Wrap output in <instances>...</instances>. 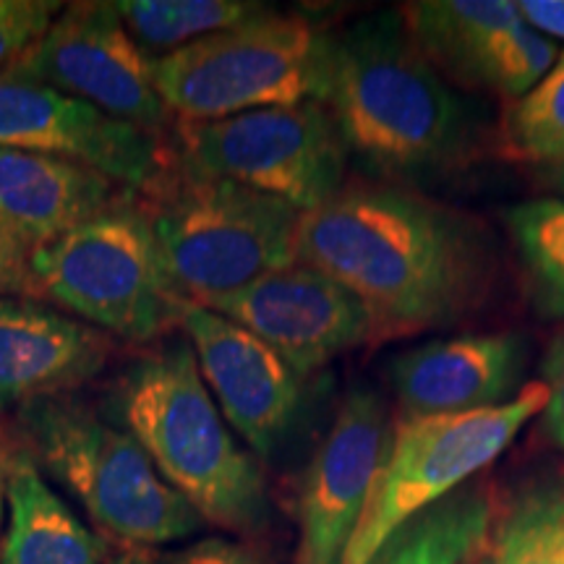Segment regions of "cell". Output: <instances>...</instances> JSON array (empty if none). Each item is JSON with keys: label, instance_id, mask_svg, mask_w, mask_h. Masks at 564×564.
<instances>
[{"label": "cell", "instance_id": "cell-33", "mask_svg": "<svg viewBox=\"0 0 564 564\" xmlns=\"http://www.w3.org/2000/svg\"><path fill=\"white\" fill-rule=\"evenodd\" d=\"M539 178L546 183L549 188H554L560 194V199H564V160L549 162V165H541Z\"/></svg>", "mask_w": 564, "mask_h": 564}, {"label": "cell", "instance_id": "cell-13", "mask_svg": "<svg viewBox=\"0 0 564 564\" xmlns=\"http://www.w3.org/2000/svg\"><path fill=\"white\" fill-rule=\"evenodd\" d=\"M390 426L382 394L361 384L345 392L333 426L303 474L295 510V564L343 562L350 535L369 505Z\"/></svg>", "mask_w": 564, "mask_h": 564}, {"label": "cell", "instance_id": "cell-22", "mask_svg": "<svg viewBox=\"0 0 564 564\" xmlns=\"http://www.w3.org/2000/svg\"><path fill=\"white\" fill-rule=\"evenodd\" d=\"M486 564H564V476L525 486L486 541Z\"/></svg>", "mask_w": 564, "mask_h": 564}, {"label": "cell", "instance_id": "cell-11", "mask_svg": "<svg viewBox=\"0 0 564 564\" xmlns=\"http://www.w3.org/2000/svg\"><path fill=\"white\" fill-rule=\"evenodd\" d=\"M241 324L308 379L343 352L373 343L371 316L340 282L293 262L267 272L241 291L199 303Z\"/></svg>", "mask_w": 564, "mask_h": 564}, {"label": "cell", "instance_id": "cell-12", "mask_svg": "<svg viewBox=\"0 0 564 564\" xmlns=\"http://www.w3.org/2000/svg\"><path fill=\"white\" fill-rule=\"evenodd\" d=\"M0 147L79 162L141 192L171 160V144L45 84L0 74Z\"/></svg>", "mask_w": 564, "mask_h": 564}, {"label": "cell", "instance_id": "cell-8", "mask_svg": "<svg viewBox=\"0 0 564 564\" xmlns=\"http://www.w3.org/2000/svg\"><path fill=\"white\" fill-rule=\"evenodd\" d=\"M546 400L544 382H531L489 411L400 415L340 564H369L400 525L474 481L544 411Z\"/></svg>", "mask_w": 564, "mask_h": 564}, {"label": "cell", "instance_id": "cell-28", "mask_svg": "<svg viewBox=\"0 0 564 564\" xmlns=\"http://www.w3.org/2000/svg\"><path fill=\"white\" fill-rule=\"evenodd\" d=\"M541 382H544L549 400L541 411L544 432L564 453V333L554 335L541 358Z\"/></svg>", "mask_w": 564, "mask_h": 564}, {"label": "cell", "instance_id": "cell-30", "mask_svg": "<svg viewBox=\"0 0 564 564\" xmlns=\"http://www.w3.org/2000/svg\"><path fill=\"white\" fill-rule=\"evenodd\" d=\"M518 11L544 37L564 40V0H523Z\"/></svg>", "mask_w": 564, "mask_h": 564}, {"label": "cell", "instance_id": "cell-27", "mask_svg": "<svg viewBox=\"0 0 564 564\" xmlns=\"http://www.w3.org/2000/svg\"><path fill=\"white\" fill-rule=\"evenodd\" d=\"M162 556L165 564H272L270 549L259 539H225V535H207Z\"/></svg>", "mask_w": 564, "mask_h": 564}, {"label": "cell", "instance_id": "cell-14", "mask_svg": "<svg viewBox=\"0 0 564 564\" xmlns=\"http://www.w3.org/2000/svg\"><path fill=\"white\" fill-rule=\"evenodd\" d=\"M178 327L223 419L253 455L270 457L301 408V379L270 345L199 303L181 301Z\"/></svg>", "mask_w": 564, "mask_h": 564}, {"label": "cell", "instance_id": "cell-5", "mask_svg": "<svg viewBox=\"0 0 564 564\" xmlns=\"http://www.w3.org/2000/svg\"><path fill=\"white\" fill-rule=\"evenodd\" d=\"M13 429L37 468L79 499L112 544L158 549L202 528L204 520L158 474L133 434L76 394L21 405Z\"/></svg>", "mask_w": 564, "mask_h": 564}, {"label": "cell", "instance_id": "cell-4", "mask_svg": "<svg viewBox=\"0 0 564 564\" xmlns=\"http://www.w3.org/2000/svg\"><path fill=\"white\" fill-rule=\"evenodd\" d=\"M171 144V141H167ZM162 270L192 303L241 291L295 262L301 215L291 204L171 160L137 192Z\"/></svg>", "mask_w": 564, "mask_h": 564}, {"label": "cell", "instance_id": "cell-20", "mask_svg": "<svg viewBox=\"0 0 564 564\" xmlns=\"http://www.w3.org/2000/svg\"><path fill=\"white\" fill-rule=\"evenodd\" d=\"M398 13L432 66L460 84L486 42L523 19L510 0H413Z\"/></svg>", "mask_w": 564, "mask_h": 564}, {"label": "cell", "instance_id": "cell-3", "mask_svg": "<svg viewBox=\"0 0 564 564\" xmlns=\"http://www.w3.org/2000/svg\"><path fill=\"white\" fill-rule=\"evenodd\" d=\"M118 415L204 523L241 539L262 535L270 523L262 468L230 434L188 340L160 345L126 369Z\"/></svg>", "mask_w": 564, "mask_h": 564}, {"label": "cell", "instance_id": "cell-15", "mask_svg": "<svg viewBox=\"0 0 564 564\" xmlns=\"http://www.w3.org/2000/svg\"><path fill=\"white\" fill-rule=\"evenodd\" d=\"M116 337L40 299L0 301V408L74 394L108 369Z\"/></svg>", "mask_w": 564, "mask_h": 564}, {"label": "cell", "instance_id": "cell-7", "mask_svg": "<svg viewBox=\"0 0 564 564\" xmlns=\"http://www.w3.org/2000/svg\"><path fill=\"white\" fill-rule=\"evenodd\" d=\"M34 299L129 343L160 340L181 319L137 192L32 249Z\"/></svg>", "mask_w": 564, "mask_h": 564}, {"label": "cell", "instance_id": "cell-2", "mask_svg": "<svg viewBox=\"0 0 564 564\" xmlns=\"http://www.w3.org/2000/svg\"><path fill=\"white\" fill-rule=\"evenodd\" d=\"M327 108L345 150L387 183L434 178L468 154V110L398 11L371 13L329 37Z\"/></svg>", "mask_w": 564, "mask_h": 564}, {"label": "cell", "instance_id": "cell-10", "mask_svg": "<svg viewBox=\"0 0 564 564\" xmlns=\"http://www.w3.org/2000/svg\"><path fill=\"white\" fill-rule=\"evenodd\" d=\"M3 74L58 89L116 121L162 139L175 118L152 79V55L139 47L112 3L82 0Z\"/></svg>", "mask_w": 564, "mask_h": 564}, {"label": "cell", "instance_id": "cell-16", "mask_svg": "<svg viewBox=\"0 0 564 564\" xmlns=\"http://www.w3.org/2000/svg\"><path fill=\"white\" fill-rule=\"evenodd\" d=\"M525 371L518 335H460L405 350L392 364L400 415H457L510 403Z\"/></svg>", "mask_w": 564, "mask_h": 564}, {"label": "cell", "instance_id": "cell-17", "mask_svg": "<svg viewBox=\"0 0 564 564\" xmlns=\"http://www.w3.org/2000/svg\"><path fill=\"white\" fill-rule=\"evenodd\" d=\"M131 192L79 162L0 147V225L45 246Z\"/></svg>", "mask_w": 564, "mask_h": 564}, {"label": "cell", "instance_id": "cell-1", "mask_svg": "<svg viewBox=\"0 0 564 564\" xmlns=\"http://www.w3.org/2000/svg\"><path fill=\"white\" fill-rule=\"evenodd\" d=\"M295 262L361 301L373 343L449 327L476 312L491 285L481 228L413 186L387 181H350L303 212Z\"/></svg>", "mask_w": 564, "mask_h": 564}, {"label": "cell", "instance_id": "cell-19", "mask_svg": "<svg viewBox=\"0 0 564 564\" xmlns=\"http://www.w3.org/2000/svg\"><path fill=\"white\" fill-rule=\"evenodd\" d=\"M491 494L470 481L400 525L369 564H470L491 531Z\"/></svg>", "mask_w": 564, "mask_h": 564}, {"label": "cell", "instance_id": "cell-25", "mask_svg": "<svg viewBox=\"0 0 564 564\" xmlns=\"http://www.w3.org/2000/svg\"><path fill=\"white\" fill-rule=\"evenodd\" d=\"M502 141L507 154L535 165L564 160V51L544 79L505 110Z\"/></svg>", "mask_w": 564, "mask_h": 564}, {"label": "cell", "instance_id": "cell-32", "mask_svg": "<svg viewBox=\"0 0 564 564\" xmlns=\"http://www.w3.org/2000/svg\"><path fill=\"white\" fill-rule=\"evenodd\" d=\"M105 564H165V556L150 546H126L112 544L110 556Z\"/></svg>", "mask_w": 564, "mask_h": 564}, {"label": "cell", "instance_id": "cell-6", "mask_svg": "<svg viewBox=\"0 0 564 564\" xmlns=\"http://www.w3.org/2000/svg\"><path fill=\"white\" fill-rule=\"evenodd\" d=\"M152 79L175 121L327 105L329 34L301 13L267 9L181 51L154 55Z\"/></svg>", "mask_w": 564, "mask_h": 564}, {"label": "cell", "instance_id": "cell-24", "mask_svg": "<svg viewBox=\"0 0 564 564\" xmlns=\"http://www.w3.org/2000/svg\"><path fill=\"white\" fill-rule=\"evenodd\" d=\"M556 55V42L520 19L486 42L470 66L465 87H484L505 95L507 100H520L544 79Z\"/></svg>", "mask_w": 564, "mask_h": 564}, {"label": "cell", "instance_id": "cell-23", "mask_svg": "<svg viewBox=\"0 0 564 564\" xmlns=\"http://www.w3.org/2000/svg\"><path fill=\"white\" fill-rule=\"evenodd\" d=\"M505 220L535 306L564 322V199L514 204Z\"/></svg>", "mask_w": 564, "mask_h": 564}, {"label": "cell", "instance_id": "cell-26", "mask_svg": "<svg viewBox=\"0 0 564 564\" xmlns=\"http://www.w3.org/2000/svg\"><path fill=\"white\" fill-rule=\"evenodd\" d=\"M61 11L58 0H0V74L30 51Z\"/></svg>", "mask_w": 564, "mask_h": 564}, {"label": "cell", "instance_id": "cell-9", "mask_svg": "<svg viewBox=\"0 0 564 564\" xmlns=\"http://www.w3.org/2000/svg\"><path fill=\"white\" fill-rule=\"evenodd\" d=\"M171 150L183 165L236 181L312 212L345 186L348 150L324 102L238 112L217 121H173Z\"/></svg>", "mask_w": 564, "mask_h": 564}, {"label": "cell", "instance_id": "cell-21", "mask_svg": "<svg viewBox=\"0 0 564 564\" xmlns=\"http://www.w3.org/2000/svg\"><path fill=\"white\" fill-rule=\"evenodd\" d=\"M112 9L141 51L167 55L209 34L243 24L270 6L251 0H118Z\"/></svg>", "mask_w": 564, "mask_h": 564}, {"label": "cell", "instance_id": "cell-18", "mask_svg": "<svg viewBox=\"0 0 564 564\" xmlns=\"http://www.w3.org/2000/svg\"><path fill=\"white\" fill-rule=\"evenodd\" d=\"M9 528L0 564H105L112 541L91 533L47 486L21 444L9 476Z\"/></svg>", "mask_w": 564, "mask_h": 564}, {"label": "cell", "instance_id": "cell-29", "mask_svg": "<svg viewBox=\"0 0 564 564\" xmlns=\"http://www.w3.org/2000/svg\"><path fill=\"white\" fill-rule=\"evenodd\" d=\"M34 299L32 249L0 225V301Z\"/></svg>", "mask_w": 564, "mask_h": 564}, {"label": "cell", "instance_id": "cell-31", "mask_svg": "<svg viewBox=\"0 0 564 564\" xmlns=\"http://www.w3.org/2000/svg\"><path fill=\"white\" fill-rule=\"evenodd\" d=\"M21 453V440L13 429V421H6L0 415V528H3V518L9 512V476L11 465Z\"/></svg>", "mask_w": 564, "mask_h": 564}]
</instances>
